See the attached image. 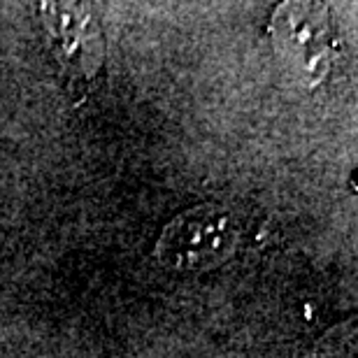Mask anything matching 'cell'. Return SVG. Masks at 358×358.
<instances>
[{
	"label": "cell",
	"instance_id": "cell-1",
	"mask_svg": "<svg viewBox=\"0 0 358 358\" xmlns=\"http://www.w3.org/2000/svg\"><path fill=\"white\" fill-rule=\"evenodd\" d=\"M240 240L242 221L231 207L196 205L166 226L156 242V259L168 270H212L238 252Z\"/></svg>",
	"mask_w": 358,
	"mask_h": 358
},
{
	"label": "cell",
	"instance_id": "cell-2",
	"mask_svg": "<svg viewBox=\"0 0 358 358\" xmlns=\"http://www.w3.org/2000/svg\"><path fill=\"white\" fill-rule=\"evenodd\" d=\"M272 35L282 59L291 63L298 77L314 82L326 73L331 56V24L324 7L305 3L282 5L272 24Z\"/></svg>",
	"mask_w": 358,
	"mask_h": 358
},
{
	"label": "cell",
	"instance_id": "cell-3",
	"mask_svg": "<svg viewBox=\"0 0 358 358\" xmlns=\"http://www.w3.org/2000/svg\"><path fill=\"white\" fill-rule=\"evenodd\" d=\"M49 38L54 40L56 56L73 82L91 80L103 59L98 26L84 5H45Z\"/></svg>",
	"mask_w": 358,
	"mask_h": 358
}]
</instances>
